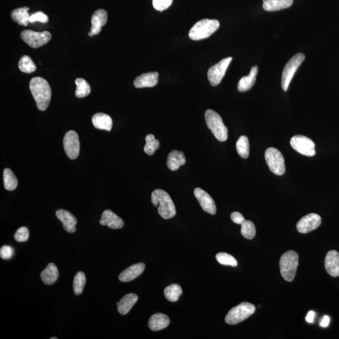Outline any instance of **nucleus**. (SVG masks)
Segmentation results:
<instances>
[{
  "label": "nucleus",
  "mask_w": 339,
  "mask_h": 339,
  "mask_svg": "<svg viewBox=\"0 0 339 339\" xmlns=\"http://www.w3.org/2000/svg\"><path fill=\"white\" fill-rule=\"evenodd\" d=\"M186 163L184 153L179 151L173 150L168 155L166 165L171 171H176L180 166L185 165Z\"/></svg>",
  "instance_id": "4be33fe9"
},
{
  "label": "nucleus",
  "mask_w": 339,
  "mask_h": 339,
  "mask_svg": "<svg viewBox=\"0 0 339 339\" xmlns=\"http://www.w3.org/2000/svg\"><path fill=\"white\" fill-rule=\"evenodd\" d=\"M315 314L314 311H310L308 313L306 317V320L307 322L313 323L315 319Z\"/></svg>",
  "instance_id": "c03bdc74"
},
{
  "label": "nucleus",
  "mask_w": 339,
  "mask_h": 339,
  "mask_svg": "<svg viewBox=\"0 0 339 339\" xmlns=\"http://www.w3.org/2000/svg\"><path fill=\"white\" fill-rule=\"evenodd\" d=\"M28 10H29V8L26 7L14 10L11 14L12 20L20 25L27 27L28 23H30V15L28 13Z\"/></svg>",
  "instance_id": "cd10ccee"
},
{
  "label": "nucleus",
  "mask_w": 339,
  "mask_h": 339,
  "mask_svg": "<svg viewBox=\"0 0 339 339\" xmlns=\"http://www.w3.org/2000/svg\"><path fill=\"white\" fill-rule=\"evenodd\" d=\"M158 81V72H148L136 78L134 86L136 88H152L157 84Z\"/></svg>",
  "instance_id": "aec40b11"
},
{
  "label": "nucleus",
  "mask_w": 339,
  "mask_h": 339,
  "mask_svg": "<svg viewBox=\"0 0 339 339\" xmlns=\"http://www.w3.org/2000/svg\"><path fill=\"white\" fill-rule=\"evenodd\" d=\"M29 230L26 227H21L15 234V239L18 242H25L29 239Z\"/></svg>",
  "instance_id": "4c0bfd02"
},
{
  "label": "nucleus",
  "mask_w": 339,
  "mask_h": 339,
  "mask_svg": "<svg viewBox=\"0 0 339 339\" xmlns=\"http://www.w3.org/2000/svg\"><path fill=\"white\" fill-rule=\"evenodd\" d=\"M299 266V255L295 251H288L281 257L280 273L285 280L290 282L294 280Z\"/></svg>",
  "instance_id": "39448f33"
},
{
  "label": "nucleus",
  "mask_w": 339,
  "mask_h": 339,
  "mask_svg": "<svg viewBox=\"0 0 339 339\" xmlns=\"http://www.w3.org/2000/svg\"><path fill=\"white\" fill-rule=\"evenodd\" d=\"M216 260L219 263L222 265L230 266V267H235L237 265V260L233 256L226 253V252H220L216 255Z\"/></svg>",
  "instance_id": "e433bc0d"
},
{
  "label": "nucleus",
  "mask_w": 339,
  "mask_h": 339,
  "mask_svg": "<svg viewBox=\"0 0 339 339\" xmlns=\"http://www.w3.org/2000/svg\"><path fill=\"white\" fill-rule=\"evenodd\" d=\"M169 324V318L166 315L158 313L150 317L148 326L153 331H159L167 327Z\"/></svg>",
  "instance_id": "b1692460"
},
{
  "label": "nucleus",
  "mask_w": 339,
  "mask_h": 339,
  "mask_svg": "<svg viewBox=\"0 0 339 339\" xmlns=\"http://www.w3.org/2000/svg\"><path fill=\"white\" fill-rule=\"evenodd\" d=\"M330 321V319L329 317L327 316V315H325V316L323 317L321 321H320V325L322 327H327L328 325H329Z\"/></svg>",
  "instance_id": "37998d69"
},
{
  "label": "nucleus",
  "mask_w": 339,
  "mask_h": 339,
  "mask_svg": "<svg viewBox=\"0 0 339 339\" xmlns=\"http://www.w3.org/2000/svg\"><path fill=\"white\" fill-rule=\"evenodd\" d=\"M29 87L39 110L46 111L52 96L51 88L48 82L44 78L35 77L30 80Z\"/></svg>",
  "instance_id": "f257e3e1"
},
{
  "label": "nucleus",
  "mask_w": 339,
  "mask_h": 339,
  "mask_svg": "<svg viewBox=\"0 0 339 339\" xmlns=\"http://www.w3.org/2000/svg\"><path fill=\"white\" fill-rule=\"evenodd\" d=\"M4 181L5 189L12 191L18 186V180L11 169L5 168L4 172Z\"/></svg>",
  "instance_id": "c85d7f7f"
},
{
  "label": "nucleus",
  "mask_w": 339,
  "mask_h": 339,
  "mask_svg": "<svg viewBox=\"0 0 339 339\" xmlns=\"http://www.w3.org/2000/svg\"><path fill=\"white\" fill-rule=\"evenodd\" d=\"M265 156L266 162L271 172L279 176L285 174V159L280 151L275 148H268L266 150Z\"/></svg>",
  "instance_id": "0eeeda50"
},
{
  "label": "nucleus",
  "mask_w": 339,
  "mask_h": 339,
  "mask_svg": "<svg viewBox=\"0 0 339 339\" xmlns=\"http://www.w3.org/2000/svg\"><path fill=\"white\" fill-rule=\"evenodd\" d=\"M305 56L304 54L298 53L292 57L286 64L281 75V87L283 91L288 90L289 83L293 78L294 73L304 62Z\"/></svg>",
  "instance_id": "6e6552de"
},
{
  "label": "nucleus",
  "mask_w": 339,
  "mask_h": 339,
  "mask_svg": "<svg viewBox=\"0 0 339 339\" xmlns=\"http://www.w3.org/2000/svg\"><path fill=\"white\" fill-rule=\"evenodd\" d=\"M100 224L102 226H107L113 229H121L124 225L123 220L113 211L109 209L105 210L103 213Z\"/></svg>",
  "instance_id": "dca6fc26"
},
{
  "label": "nucleus",
  "mask_w": 339,
  "mask_h": 339,
  "mask_svg": "<svg viewBox=\"0 0 339 339\" xmlns=\"http://www.w3.org/2000/svg\"><path fill=\"white\" fill-rule=\"evenodd\" d=\"M21 38L31 48L36 49L48 44L51 40L52 35L48 31L36 32L31 30H25L21 33Z\"/></svg>",
  "instance_id": "1a4fd4ad"
},
{
  "label": "nucleus",
  "mask_w": 339,
  "mask_h": 339,
  "mask_svg": "<svg viewBox=\"0 0 339 339\" xmlns=\"http://www.w3.org/2000/svg\"><path fill=\"white\" fill-rule=\"evenodd\" d=\"M231 219L234 223L240 224V225H241V224L245 221V219L243 217V216L238 212H234L232 213Z\"/></svg>",
  "instance_id": "79ce46f5"
},
{
  "label": "nucleus",
  "mask_w": 339,
  "mask_h": 339,
  "mask_svg": "<svg viewBox=\"0 0 339 339\" xmlns=\"http://www.w3.org/2000/svg\"><path fill=\"white\" fill-rule=\"evenodd\" d=\"M322 223V219L317 214H309L302 218L296 224L299 233L307 234L317 229Z\"/></svg>",
  "instance_id": "ddd939ff"
},
{
  "label": "nucleus",
  "mask_w": 339,
  "mask_h": 339,
  "mask_svg": "<svg viewBox=\"0 0 339 339\" xmlns=\"http://www.w3.org/2000/svg\"><path fill=\"white\" fill-rule=\"evenodd\" d=\"M152 202L158 207V212L161 217L169 220L176 215V209L173 200L167 192L163 190L156 189L152 194Z\"/></svg>",
  "instance_id": "f03ea898"
},
{
  "label": "nucleus",
  "mask_w": 339,
  "mask_h": 339,
  "mask_svg": "<svg viewBox=\"0 0 339 339\" xmlns=\"http://www.w3.org/2000/svg\"><path fill=\"white\" fill-rule=\"evenodd\" d=\"M232 59L233 58L231 57H227V58L221 60L220 62L208 69V80L211 85L216 86L220 84L222 79L225 75L226 70L230 64Z\"/></svg>",
  "instance_id": "9b49d317"
},
{
  "label": "nucleus",
  "mask_w": 339,
  "mask_h": 339,
  "mask_svg": "<svg viewBox=\"0 0 339 339\" xmlns=\"http://www.w3.org/2000/svg\"><path fill=\"white\" fill-rule=\"evenodd\" d=\"M56 216L62 222L64 228L67 233H75L76 231L75 226H76L77 221L72 214L66 210L58 209L56 211Z\"/></svg>",
  "instance_id": "f3484780"
},
{
  "label": "nucleus",
  "mask_w": 339,
  "mask_h": 339,
  "mask_svg": "<svg viewBox=\"0 0 339 339\" xmlns=\"http://www.w3.org/2000/svg\"><path fill=\"white\" fill-rule=\"evenodd\" d=\"M18 67H19L21 71L27 73V74L35 72L36 69L35 63H34L32 59L28 56H23L20 59L19 63H18Z\"/></svg>",
  "instance_id": "473e14b6"
},
{
  "label": "nucleus",
  "mask_w": 339,
  "mask_h": 339,
  "mask_svg": "<svg viewBox=\"0 0 339 339\" xmlns=\"http://www.w3.org/2000/svg\"><path fill=\"white\" fill-rule=\"evenodd\" d=\"M205 119L207 127L217 140L225 142L228 139V130L220 114L212 109H208L205 113Z\"/></svg>",
  "instance_id": "20e7f679"
},
{
  "label": "nucleus",
  "mask_w": 339,
  "mask_h": 339,
  "mask_svg": "<svg viewBox=\"0 0 339 339\" xmlns=\"http://www.w3.org/2000/svg\"><path fill=\"white\" fill-rule=\"evenodd\" d=\"M194 193L202 209L211 215H216L217 211L216 203L210 195L200 188H196Z\"/></svg>",
  "instance_id": "4468645a"
},
{
  "label": "nucleus",
  "mask_w": 339,
  "mask_h": 339,
  "mask_svg": "<svg viewBox=\"0 0 339 339\" xmlns=\"http://www.w3.org/2000/svg\"><path fill=\"white\" fill-rule=\"evenodd\" d=\"M237 153L242 158H247L249 155V142L246 136H241L236 143Z\"/></svg>",
  "instance_id": "7c9ffc66"
},
{
  "label": "nucleus",
  "mask_w": 339,
  "mask_h": 339,
  "mask_svg": "<svg viewBox=\"0 0 339 339\" xmlns=\"http://www.w3.org/2000/svg\"><path fill=\"white\" fill-rule=\"evenodd\" d=\"M77 86L75 91V96L78 98H85L90 95L91 93V87L88 82L82 78H77L75 81Z\"/></svg>",
  "instance_id": "2f4dec72"
},
{
  "label": "nucleus",
  "mask_w": 339,
  "mask_h": 339,
  "mask_svg": "<svg viewBox=\"0 0 339 339\" xmlns=\"http://www.w3.org/2000/svg\"><path fill=\"white\" fill-rule=\"evenodd\" d=\"M241 233L242 236L247 239H253L256 235V228L253 223L245 220L241 224Z\"/></svg>",
  "instance_id": "c9c22d12"
},
{
  "label": "nucleus",
  "mask_w": 339,
  "mask_h": 339,
  "mask_svg": "<svg viewBox=\"0 0 339 339\" xmlns=\"http://www.w3.org/2000/svg\"><path fill=\"white\" fill-rule=\"evenodd\" d=\"M145 269V265L143 263L132 265L120 274L119 280L122 282H129L142 275Z\"/></svg>",
  "instance_id": "6ab92c4d"
},
{
  "label": "nucleus",
  "mask_w": 339,
  "mask_h": 339,
  "mask_svg": "<svg viewBox=\"0 0 339 339\" xmlns=\"http://www.w3.org/2000/svg\"><path fill=\"white\" fill-rule=\"evenodd\" d=\"M258 72V66H253L251 68V71H250L248 75L242 77L240 79L238 85H237V90L239 92H246V91L251 90L255 84L256 79H257Z\"/></svg>",
  "instance_id": "412c9836"
},
{
  "label": "nucleus",
  "mask_w": 339,
  "mask_h": 339,
  "mask_svg": "<svg viewBox=\"0 0 339 339\" xmlns=\"http://www.w3.org/2000/svg\"><path fill=\"white\" fill-rule=\"evenodd\" d=\"M290 145L294 150L301 155L314 156L316 153L314 142L305 136H294L290 140Z\"/></svg>",
  "instance_id": "9d476101"
},
{
  "label": "nucleus",
  "mask_w": 339,
  "mask_h": 339,
  "mask_svg": "<svg viewBox=\"0 0 339 339\" xmlns=\"http://www.w3.org/2000/svg\"><path fill=\"white\" fill-rule=\"evenodd\" d=\"M94 126L98 130L110 132L113 126V121L108 114L99 113L93 116L92 119Z\"/></svg>",
  "instance_id": "5701e85b"
},
{
  "label": "nucleus",
  "mask_w": 339,
  "mask_h": 339,
  "mask_svg": "<svg viewBox=\"0 0 339 339\" xmlns=\"http://www.w3.org/2000/svg\"><path fill=\"white\" fill-rule=\"evenodd\" d=\"M220 23L217 20L203 19L193 26L189 31V36L193 40H200L207 38L220 28Z\"/></svg>",
  "instance_id": "7ed1b4c3"
},
{
  "label": "nucleus",
  "mask_w": 339,
  "mask_h": 339,
  "mask_svg": "<svg viewBox=\"0 0 339 339\" xmlns=\"http://www.w3.org/2000/svg\"><path fill=\"white\" fill-rule=\"evenodd\" d=\"M14 254V249L10 246H2L0 249V257L4 260H9Z\"/></svg>",
  "instance_id": "a19ab883"
},
{
  "label": "nucleus",
  "mask_w": 339,
  "mask_h": 339,
  "mask_svg": "<svg viewBox=\"0 0 339 339\" xmlns=\"http://www.w3.org/2000/svg\"><path fill=\"white\" fill-rule=\"evenodd\" d=\"M36 22L43 23H48L49 22V17L48 15L44 14L43 12H36L35 14L30 15L29 22L35 23Z\"/></svg>",
  "instance_id": "ea45409f"
},
{
  "label": "nucleus",
  "mask_w": 339,
  "mask_h": 339,
  "mask_svg": "<svg viewBox=\"0 0 339 339\" xmlns=\"http://www.w3.org/2000/svg\"><path fill=\"white\" fill-rule=\"evenodd\" d=\"M138 301V296L135 293H129L122 297L118 305V311L120 314H129L132 307Z\"/></svg>",
  "instance_id": "bb28decb"
},
{
  "label": "nucleus",
  "mask_w": 339,
  "mask_h": 339,
  "mask_svg": "<svg viewBox=\"0 0 339 339\" xmlns=\"http://www.w3.org/2000/svg\"><path fill=\"white\" fill-rule=\"evenodd\" d=\"M145 152L148 155H153L155 151L160 148V142L155 139V136L152 134L148 135L145 138Z\"/></svg>",
  "instance_id": "f704fd0d"
},
{
  "label": "nucleus",
  "mask_w": 339,
  "mask_h": 339,
  "mask_svg": "<svg viewBox=\"0 0 339 339\" xmlns=\"http://www.w3.org/2000/svg\"><path fill=\"white\" fill-rule=\"evenodd\" d=\"M325 268L331 276H339V252L334 250L328 252L325 260Z\"/></svg>",
  "instance_id": "a211bd4d"
},
{
  "label": "nucleus",
  "mask_w": 339,
  "mask_h": 339,
  "mask_svg": "<svg viewBox=\"0 0 339 339\" xmlns=\"http://www.w3.org/2000/svg\"><path fill=\"white\" fill-rule=\"evenodd\" d=\"M107 21H108V14L106 10L103 9L96 10L91 18L92 27L90 32H89V36H93L100 33L102 27L106 25Z\"/></svg>",
  "instance_id": "2eb2a0df"
},
{
  "label": "nucleus",
  "mask_w": 339,
  "mask_h": 339,
  "mask_svg": "<svg viewBox=\"0 0 339 339\" xmlns=\"http://www.w3.org/2000/svg\"><path fill=\"white\" fill-rule=\"evenodd\" d=\"M59 270L54 263H49L46 269L41 273V279L44 284L51 285L56 283L59 278Z\"/></svg>",
  "instance_id": "393cba45"
},
{
  "label": "nucleus",
  "mask_w": 339,
  "mask_h": 339,
  "mask_svg": "<svg viewBox=\"0 0 339 339\" xmlns=\"http://www.w3.org/2000/svg\"><path fill=\"white\" fill-rule=\"evenodd\" d=\"M263 7L266 11L276 12L288 9L293 4V0H263Z\"/></svg>",
  "instance_id": "a878e982"
},
{
  "label": "nucleus",
  "mask_w": 339,
  "mask_h": 339,
  "mask_svg": "<svg viewBox=\"0 0 339 339\" xmlns=\"http://www.w3.org/2000/svg\"><path fill=\"white\" fill-rule=\"evenodd\" d=\"M182 294L181 286L177 284H172L164 289V294L169 302H176Z\"/></svg>",
  "instance_id": "c756f323"
},
{
  "label": "nucleus",
  "mask_w": 339,
  "mask_h": 339,
  "mask_svg": "<svg viewBox=\"0 0 339 339\" xmlns=\"http://www.w3.org/2000/svg\"><path fill=\"white\" fill-rule=\"evenodd\" d=\"M57 338H57V337H52V338H51V339H57Z\"/></svg>",
  "instance_id": "a18cd8bd"
},
{
  "label": "nucleus",
  "mask_w": 339,
  "mask_h": 339,
  "mask_svg": "<svg viewBox=\"0 0 339 339\" xmlns=\"http://www.w3.org/2000/svg\"><path fill=\"white\" fill-rule=\"evenodd\" d=\"M64 147L66 155L70 159L74 160L79 155L80 143L79 136L74 131L67 133L64 138Z\"/></svg>",
  "instance_id": "f8f14e48"
},
{
  "label": "nucleus",
  "mask_w": 339,
  "mask_h": 339,
  "mask_svg": "<svg viewBox=\"0 0 339 339\" xmlns=\"http://www.w3.org/2000/svg\"><path fill=\"white\" fill-rule=\"evenodd\" d=\"M86 282L85 274L82 271H79L75 275L73 284V289L75 295H80L84 290Z\"/></svg>",
  "instance_id": "72a5a7b5"
},
{
  "label": "nucleus",
  "mask_w": 339,
  "mask_h": 339,
  "mask_svg": "<svg viewBox=\"0 0 339 339\" xmlns=\"http://www.w3.org/2000/svg\"><path fill=\"white\" fill-rule=\"evenodd\" d=\"M256 307L254 305L243 302L229 310L225 318V321L229 325H236L248 319L254 314Z\"/></svg>",
  "instance_id": "423d86ee"
},
{
  "label": "nucleus",
  "mask_w": 339,
  "mask_h": 339,
  "mask_svg": "<svg viewBox=\"0 0 339 339\" xmlns=\"http://www.w3.org/2000/svg\"><path fill=\"white\" fill-rule=\"evenodd\" d=\"M174 0H153V6L155 9L162 12L171 6Z\"/></svg>",
  "instance_id": "58836bf2"
}]
</instances>
